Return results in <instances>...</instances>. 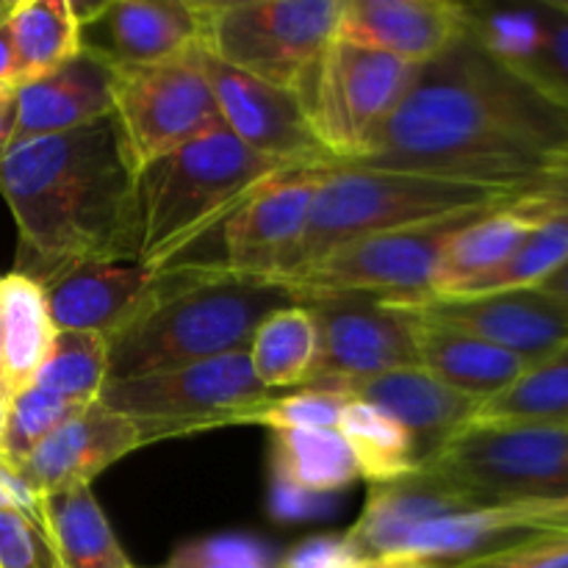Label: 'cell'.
Listing matches in <instances>:
<instances>
[{
  "mask_svg": "<svg viewBox=\"0 0 568 568\" xmlns=\"http://www.w3.org/2000/svg\"><path fill=\"white\" fill-rule=\"evenodd\" d=\"M471 425H568V344L532 361L505 392L483 399Z\"/></svg>",
  "mask_w": 568,
  "mask_h": 568,
  "instance_id": "4dcf8cb0",
  "label": "cell"
},
{
  "mask_svg": "<svg viewBox=\"0 0 568 568\" xmlns=\"http://www.w3.org/2000/svg\"><path fill=\"white\" fill-rule=\"evenodd\" d=\"M72 9L81 22V50L109 67L161 64L200 48V3L116 0Z\"/></svg>",
  "mask_w": 568,
  "mask_h": 568,
  "instance_id": "e0dca14e",
  "label": "cell"
},
{
  "mask_svg": "<svg viewBox=\"0 0 568 568\" xmlns=\"http://www.w3.org/2000/svg\"><path fill=\"white\" fill-rule=\"evenodd\" d=\"M17 139L55 136L92 125L114 111L111 67L81 50L50 75L17 87Z\"/></svg>",
  "mask_w": 568,
  "mask_h": 568,
  "instance_id": "603a6c76",
  "label": "cell"
},
{
  "mask_svg": "<svg viewBox=\"0 0 568 568\" xmlns=\"http://www.w3.org/2000/svg\"><path fill=\"white\" fill-rule=\"evenodd\" d=\"M320 170L283 172L244 200L220 225V255L211 266L227 275L272 281L286 266L308 227Z\"/></svg>",
  "mask_w": 568,
  "mask_h": 568,
  "instance_id": "5bb4252c",
  "label": "cell"
},
{
  "mask_svg": "<svg viewBox=\"0 0 568 568\" xmlns=\"http://www.w3.org/2000/svg\"><path fill=\"white\" fill-rule=\"evenodd\" d=\"M364 568H427V566L414 558H403V555H386V558L366 560Z\"/></svg>",
  "mask_w": 568,
  "mask_h": 568,
  "instance_id": "7dc6e473",
  "label": "cell"
},
{
  "mask_svg": "<svg viewBox=\"0 0 568 568\" xmlns=\"http://www.w3.org/2000/svg\"><path fill=\"white\" fill-rule=\"evenodd\" d=\"M75 405L64 403L55 394L44 392L39 386H26L20 392L9 394V410H6L3 442H0V458L20 469L28 455L50 436L59 425H64L70 416H75Z\"/></svg>",
  "mask_w": 568,
  "mask_h": 568,
  "instance_id": "e575fe53",
  "label": "cell"
},
{
  "mask_svg": "<svg viewBox=\"0 0 568 568\" xmlns=\"http://www.w3.org/2000/svg\"><path fill=\"white\" fill-rule=\"evenodd\" d=\"M42 499L26 486L20 471L0 458V510H39Z\"/></svg>",
  "mask_w": 568,
  "mask_h": 568,
  "instance_id": "7bdbcfd3",
  "label": "cell"
},
{
  "mask_svg": "<svg viewBox=\"0 0 568 568\" xmlns=\"http://www.w3.org/2000/svg\"><path fill=\"white\" fill-rule=\"evenodd\" d=\"M333 392L364 399L394 416L414 436L419 464L444 444L453 442L458 433H464L475 422L477 408H480L477 399L444 386L422 366H405V369L366 377V381L344 383Z\"/></svg>",
  "mask_w": 568,
  "mask_h": 568,
  "instance_id": "ffe728a7",
  "label": "cell"
},
{
  "mask_svg": "<svg viewBox=\"0 0 568 568\" xmlns=\"http://www.w3.org/2000/svg\"><path fill=\"white\" fill-rule=\"evenodd\" d=\"M6 410H9V392H6L3 381H0V442H3V427H6Z\"/></svg>",
  "mask_w": 568,
  "mask_h": 568,
  "instance_id": "c3c4849f",
  "label": "cell"
},
{
  "mask_svg": "<svg viewBox=\"0 0 568 568\" xmlns=\"http://www.w3.org/2000/svg\"><path fill=\"white\" fill-rule=\"evenodd\" d=\"M471 26V6L449 0H342L336 39L422 67Z\"/></svg>",
  "mask_w": 568,
  "mask_h": 568,
  "instance_id": "ac0fdd59",
  "label": "cell"
},
{
  "mask_svg": "<svg viewBox=\"0 0 568 568\" xmlns=\"http://www.w3.org/2000/svg\"><path fill=\"white\" fill-rule=\"evenodd\" d=\"M416 70L394 55L342 39L327 44L294 94L333 164H355L369 153Z\"/></svg>",
  "mask_w": 568,
  "mask_h": 568,
  "instance_id": "9c48e42d",
  "label": "cell"
},
{
  "mask_svg": "<svg viewBox=\"0 0 568 568\" xmlns=\"http://www.w3.org/2000/svg\"><path fill=\"white\" fill-rule=\"evenodd\" d=\"M530 37L516 55H505L516 67L536 78L541 87L568 103V14L555 0H544L527 9Z\"/></svg>",
  "mask_w": 568,
  "mask_h": 568,
  "instance_id": "d590c367",
  "label": "cell"
},
{
  "mask_svg": "<svg viewBox=\"0 0 568 568\" xmlns=\"http://www.w3.org/2000/svg\"><path fill=\"white\" fill-rule=\"evenodd\" d=\"M144 447L136 425L94 403L55 427L20 466V477L39 499L92 486L109 466Z\"/></svg>",
  "mask_w": 568,
  "mask_h": 568,
  "instance_id": "d6986e66",
  "label": "cell"
},
{
  "mask_svg": "<svg viewBox=\"0 0 568 568\" xmlns=\"http://www.w3.org/2000/svg\"><path fill=\"white\" fill-rule=\"evenodd\" d=\"M303 305L316 325V366L308 386L336 388L419 366L410 303L369 294H327L303 300Z\"/></svg>",
  "mask_w": 568,
  "mask_h": 568,
  "instance_id": "7c38bea8",
  "label": "cell"
},
{
  "mask_svg": "<svg viewBox=\"0 0 568 568\" xmlns=\"http://www.w3.org/2000/svg\"><path fill=\"white\" fill-rule=\"evenodd\" d=\"M42 519L64 568H136L89 486L42 497Z\"/></svg>",
  "mask_w": 568,
  "mask_h": 568,
  "instance_id": "f1b7e54d",
  "label": "cell"
},
{
  "mask_svg": "<svg viewBox=\"0 0 568 568\" xmlns=\"http://www.w3.org/2000/svg\"><path fill=\"white\" fill-rule=\"evenodd\" d=\"M272 483L275 514L300 519L316 499L338 494L361 477L353 453L338 430L286 427L272 430Z\"/></svg>",
  "mask_w": 568,
  "mask_h": 568,
  "instance_id": "7402d4cb",
  "label": "cell"
},
{
  "mask_svg": "<svg viewBox=\"0 0 568 568\" xmlns=\"http://www.w3.org/2000/svg\"><path fill=\"white\" fill-rule=\"evenodd\" d=\"M342 0H233L200 3V48L231 70L286 92L336 39Z\"/></svg>",
  "mask_w": 568,
  "mask_h": 568,
  "instance_id": "ba28073f",
  "label": "cell"
},
{
  "mask_svg": "<svg viewBox=\"0 0 568 568\" xmlns=\"http://www.w3.org/2000/svg\"><path fill=\"white\" fill-rule=\"evenodd\" d=\"M14 0H0V83H14V53L9 37V11Z\"/></svg>",
  "mask_w": 568,
  "mask_h": 568,
  "instance_id": "f6af8a7d",
  "label": "cell"
},
{
  "mask_svg": "<svg viewBox=\"0 0 568 568\" xmlns=\"http://www.w3.org/2000/svg\"><path fill=\"white\" fill-rule=\"evenodd\" d=\"M111 114L136 175L222 122L200 48L161 64L111 67Z\"/></svg>",
  "mask_w": 568,
  "mask_h": 568,
  "instance_id": "8fae6325",
  "label": "cell"
},
{
  "mask_svg": "<svg viewBox=\"0 0 568 568\" xmlns=\"http://www.w3.org/2000/svg\"><path fill=\"white\" fill-rule=\"evenodd\" d=\"M9 37L14 87L50 75L81 53V22L70 0H14Z\"/></svg>",
  "mask_w": 568,
  "mask_h": 568,
  "instance_id": "83f0119b",
  "label": "cell"
},
{
  "mask_svg": "<svg viewBox=\"0 0 568 568\" xmlns=\"http://www.w3.org/2000/svg\"><path fill=\"white\" fill-rule=\"evenodd\" d=\"M466 508L471 505L414 469L397 480L375 483L366 494L358 521L344 536L366 560L386 558L403 549L410 532Z\"/></svg>",
  "mask_w": 568,
  "mask_h": 568,
  "instance_id": "cb8c5ba5",
  "label": "cell"
},
{
  "mask_svg": "<svg viewBox=\"0 0 568 568\" xmlns=\"http://www.w3.org/2000/svg\"><path fill=\"white\" fill-rule=\"evenodd\" d=\"M527 197L544 211L568 216V150L549 166L547 175L527 192Z\"/></svg>",
  "mask_w": 568,
  "mask_h": 568,
  "instance_id": "b9f144b4",
  "label": "cell"
},
{
  "mask_svg": "<svg viewBox=\"0 0 568 568\" xmlns=\"http://www.w3.org/2000/svg\"><path fill=\"white\" fill-rule=\"evenodd\" d=\"M336 430L347 442L361 477L372 486L410 475L419 466L414 436L377 405L349 397Z\"/></svg>",
  "mask_w": 568,
  "mask_h": 568,
  "instance_id": "1f68e13d",
  "label": "cell"
},
{
  "mask_svg": "<svg viewBox=\"0 0 568 568\" xmlns=\"http://www.w3.org/2000/svg\"><path fill=\"white\" fill-rule=\"evenodd\" d=\"M109 381V338L98 333L55 331L53 344L39 366L33 386L55 394L75 408L100 399Z\"/></svg>",
  "mask_w": 568,
  "mask_h": 568,
  "instance_id": "d6a6232c",
  "label": "cell"
},
{
  "mask_svg": "<svg viewBox=\"0 0 568 568\" xmlns=\"http://www.w3.org/2000/svg\"><path fill=\"white\" fill-rule=\"evenodd\" d=\"M414 314L416 358H419L422 369L438 377L444 386L455 388V392L466 394L477 403L505 392L530 366L525 358L508 353V349H499L483 338L469 336V333L427 320L416 308Z\"/></svg>",
  "mask_w": 568,
  "mask_h": 568,
  "instance_id": "484cf974",
  "label": "cell"
},
{
  "mask_svg": "<svg viewBox=\"0 0 568 568\" xmlns=\"http://www.w3.org/2000/svg\"><path fill=\"white\" fill-rule=\"evenodd\" d=\"M475 216L480 214L355 239L305 270L270 283L288 288L297 303L327 294H369L397 303H422L433 297V277L444 247Z\"/></svg>",
  "mask_w": 568,
  "mask_h": 568,
  "instance_id": "30bf717a",
  "label": "cell"
},
{
  "mask_svg": "<svg viewBox=\"0 0 568 568\" xmlns=\"http://www.w3.org/2000/svg\"><path fill=\"white\" fill-rule=\"evenodd\" d=\"M247 355L255 377L270 392L308 386L316 366L314 316L303 303L275 311L255 327Z\"/></svg>",
  "mask_w": 568,
  "mask_h": 568,
  "instance_id": "f546056e",
  "label": "cell"
},
{
  "mask_svg": "<svg viewBox=\"0 0 568 568\" xmlns=\"http://www.w3.org/2000/svg\"><path fill=\"white\" fill-rule=\"evenodd\" d=\"M483 568H568V532L527 544Z\"/></svg>",
  "mask_w": 568,
  "mask_h": 568,
  "instance_id": "60d3db41",
  "label": "cell"
},
{
  "mask_svg": "<svg viewBox=\"0 0 568 568\" xmlns=\"http://www.w3.org/2000/svg\"><path fill=\"white\" fill-rule=\"evenodd\" d=\"M283 172L300 170L255 155L222 122L161 155L136 175V264L150 272L181 266L244 200Z\"/></svg>",
  "mask_w": 568,
  "mask_h": 568,
  "instance_id": "277c9868",
  "label": "cell"
},
{
  "mask_svg": "<svg viewBox=\"0 0 568 568\" xmlns=\"http://www.w3.org/2000/svg\"><path fill=\"white\" fill-rule=\"evenodd\" d=\"M53 336L44 288L20 272L0 277V381L6 392L31 386Z\"/></svg>",
  "mask_w": 568,
  "mask_h": 568,
  "instance_id": "4316f807",
  "label": "cell"
},
{
  "mask_svg": "<svg viewBox=\"0 0 568 568\" xmlns=\"http://www.w3.org/2000/svg\"><path fill=\"white\" fill-rule=\"evenodd\" d=\"M0 568H64L39 510H0Z\"/></svg>",
  "mask_w": 568,
  "mask_h": 568,
  "instance_id": "f35d334b",
  "label": "cell"
},
{
  "mask_svg": "<svg viewBox=\"0 0 568 568\" xmlns=\"http://www.w3.org/2000/svg\"><path fill=\"white\" fill-rule=\"evenodd\" d=\"M200 61L214 92L222 125L244 148L272 164H281L283 170H320L333 164L325 148L316 142L297 94L231 70L211 59L203 48Z\"/></svg>",
  "mask_w": 568,
  "mask_h": 568,
  "instance_id": "4fadbf2b",
  "label": "cell"
},
{
  "mask_svg": "<svg viewBox=\"0 0 568 568\" xmlns=\"http://www.w3.org/2000/svg\"><path fill=\"white\" fill-rule=\"evenodd\" d=\"M159 272L139 264H83L44 286L55 331L98 333L111 338L142 311Z\"/></svg>",
  "mask_w": 568,
  "mask_h": 568,
  "instance_id": "44dd1931",
  "label": "cell"
},
{
  "mask_svg": "<svg viewBox=\"0 0 568 568\" xmlns=\"http://www.w3.org/2000/svg\"><path fill=\"white\" fill-rule=\"evenodd\" d=\"M568 150V103L469 31L416 70L364 170L419 172L527 194Z\"/></svg>",
  "mask_w": 568,
  "mask_h": 568,
  "instance_id": "6da1fadb",
  "label": "cell"
},
{
  "mask_svg": "<svg viewBox=\"0 0 568 568\" xmlns=\"http://www.w3.org/2000/svg\"><path fill=\"white\" fill-rule=\"evenodd\" d=\"M519 197L525 194L514 189L419 175V172L364 170V166L342 164L322 166L308 227L292 258L272 281L305 270L331 250L355 239L497 211Z\"/></svg>",
  "mask_w": 568,
  "mask_h": 568,
  "instance_id": "5b68a950",
  "label": "cell"
},
{
  "mask_svg": "<svg viewBox=\"0 0 568 568\" xmlns=\"http://www.w3.org/2000/svg\"><path fill=\"white\" fill-rule=\"evenodd\" d=\"M349 403L347 394L333 388L305 386L300 392H286L261 408L255 425L270 430H286V427H305V430H336L342 419L344 405Z\"/></svg>",
  "mask_w": 568,
  "mask_h": 568,
  "instance_id": "74e56055",
  "label": "cell"
},
{
  "mask_svg": "<svg viewBox=\"0 0 568 568\" xmlns=\"http://www.w3.org/2000/svg\"><path fill=\"white\" fill-rule=\"evenodd\" d=\"M416 469L471 508L568 505V425H469Z\"/></svg>",
  "mask_w": 568,
  "mask_h": 568,
  "instance_id": "8992f818",
  "label": "cell"
},
{
  "mask_svg": "<svg viewBox=\"0 0 568 568\" xmlns=\"http://www.w3.org/2000/svg\"><path fill=\"white\" fill-rule=\"evenodd\" d=\"M366 558L344 536H314L294 544L281 558V568H364Z\"/></svg>",
  "mask_w": 568,
  "mask_h": 568,
  "instance_id": "ab89813d",
  "label": "cell"
},
{
  "mask_svg": "<svg viewBox=\"0 0 568 568\" xmlns=\"http://www.w3.org/2000/svg\"><path fill=\"white\" fill-rule=\"evenodd\" d=\"M294 303L297 297L277 283L222 270L159 272L142 311L109 338V381L247 353L255 327Z\"/></svg>",
  "mask_w": 568,
  "mask_h": 568,
  "instance_id": "3957f363",
  "label": "cell"
},
{
  "mask_svg": "<svg viewBox=\"0 0 568 568\" xmlns=\"http://www.w3.org/2000/svg\"><path fill=\"white\" fill-rule=\"evenodd\" d=\"M538 288H544L547 294H552L555 300H560V303L568 308V261L564 266H558V270L552 272V275L544 277L541 283H536Z\"/></svg>",
  "mask_w": 568,
  "mask_h": 568,
  "instance_id": "bcb514c9",
  "label": "cell"
},
{
  "mask_svg": "<svg viewBox=\"0 0 568 568\" xmlns=\"http://www.w3.org/2000/svg\"><path fill=\"white\" fill-rule=\"evenodd\" d=\"M422 316L483 338L527 364L568 344V308L538 286L414 303Z\"/></svg>",
  "mask_w": 568,
  "mask_h": 568,
  "instance_id": "2e32d148",
  "label": "cell"
},
{
  "mask_svg": "<svg viewBox=\"0 0 568 568\" xmlns=\"http://www.w3.org/2000/svg\"><path fill=\"white\" fill-rule=\"evenodd\" d=\"M0 194L17 225L14 272L48 286L83 264H136V172L114 114L17 139L0 155Z\"/></svg>",
  "mask_w": 568,
  "mask_h": 568,
  "instance_id": "7a4b0ae2",
  "label": "cell"
},
{
  "mask_svg": "<svg viewBox=\"0 0 568 568\" xmlns=\"http://www.w3.org/2000/svg\"><path fill=\"white\" fill-rule=\"evenodd\" d=\"M555 3H558L560 11H566V14H568V0H555Z\"/></svg>",
  "mask_w": 568,
  "mask_h": 568,
  "instance_id": "681fc988",
  "label": "cell"
},
{
  "mask_svg": "<svg viewBox=\"0 0 568 568\" xmlns=\"http://www.w3.org/2000/svg\"><path fill=\"white\" fill-rule=\"evenodd\" d=\"M541 214L519 197L505 209L488 211L466 222L438 258L433 297H464L503 270L525 244Z\"/></svg>",
  "mask_w": 568,
  "mask_h": 568,
  "instance_id": "d4e9b609",
  "label": "cell"
},
{
  "mask_svg": "<svg viewBox=\"0 0 568 568\" xmlns=\"http://www.w3.org/2000/svg\"><path fill=\"white\" fill-rule=\"evenodd\" d=\"M17 120H20V109H17V87L14 83H0V155L14 144Z\"/></svg>",
  "mask_w": 568,
  "mask_h": 568,
  "instance_id": "ee69618b",
  "label": "cell"
},
{
  "mask_svg": "<svg viewBox=\"0 0 568 568\" xmlns=\"http://www.w3.org/2000/svg\"><path fill=\"white\" fill-rule=\"evenodd\" d=\"M150 568H281V558L250 536H209L181 544Z\"/></svg>",
  "mask_w": 568,
  "mask_h": 568,
  "instance_id": "8d00e7d4",
  "label": "cell"
},
{
  "mask_svg": "<svg viewBox=\"0 0 568 568\" xmlns=\"http://www.w3.org/2000/svg\"><path fill=\"white\" fill-rule=\"evenodd\" d=\"M286 392L255 377L247 353H231L133 381H105L100 405L136 425L142 444L231 425H255L261 408Z\"/></svg>",
  "mask_w": 568,
  "mask_h": 568,
  "instance_id": "52a82bcc",
  "label": "cell"
},
{
  "mask_svg": "<svg viewBox=\"0 0 568 568\" xmlns=\"http://www.w3.org/2000/svg\"><path fill=\"white\" fill-rule=\"evenodd\" d=\"M566 532L568 505L466 508L410 532L397 555L427 568H483L527 544Z\"/></svg>",
  "mask_w": 568,
  "mask_h": 568,
  "instance_id": "9a60e30c",
  "label": "cell"
},
{
  "mask_svg": "<svg viewBox=\"0 0 568 568\" xmlns=\"http://www.w3.org/2000/svg\"><path fill=\"white\" fill-rule=\"evenodd\" d=\"M527 197V194H525ZM527 203L541 214L538 225L532 227L530 236L525 239L519 250L514 253V258L503 266L499 272H494L488 281H483L480 286L471 288L464 297L471 294H486V292H503V288H521V286H536L544 277L552 275L558 266H564L568 261V216L555 214V211H544L527 197Z\"/></svg>",
  "mask_w": 568,
  "mask_h": 568,
  "instance_id": "836d02e7",
  "label": "cell"
}]
</instances>
